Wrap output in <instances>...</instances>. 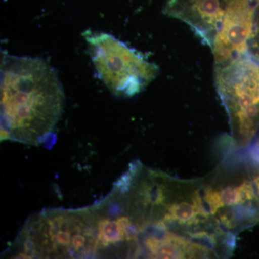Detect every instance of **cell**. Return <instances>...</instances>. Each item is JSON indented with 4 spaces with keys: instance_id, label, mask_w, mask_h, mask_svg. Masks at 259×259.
I'll return each mask as SVG.
<instances>
[{
    "instance_id": "6da1fadb",
    "label": "cell",
    "mask_w": 259,
    "mask_h": 259,
    "mask_svg": "<svg viewBox=\"0 0 259 259\" xmlns=\"http://www.w3.org/2000/svg\"><path fill=\"white\" fill-rule=\"evenodd\" d=\"M0 83L2 141L37 146L54 136L65 94L50 63L3 52Z\"/></svg>"
},
{
    "instance_id": "7a4b0ae2",
    "label": "cell",
    "mask_w": 259,
    "mask_h": 259,
    "mask_svg": "<svg viewBox=\"0 0 259 259\" xmlns=\"http://www.w3.org/2000/svg\"><path fill=\"white\" fill-rule=\"evenodd\" d=\"M97 246V218L90 206L33 214L6 252L13 258H95Z\"/></svg>"
},
{
    "instance_id": "3957f363",
    "label": "cell",
    "mask_w": 259,
    "mask_h": 259,
    "mask_svg": "<svg viewBox=\"0 0 259 259\" xmlns=\"http://www.w3.org/2000/svg\"><path fill=\"white\" fill-rule=\"evenodd\" d=\"M83 36L97 76L114 96H135L158 76L157 65L111 34L87 30Z\"/></svg>"
},
{
    "instance_id": "277c9868",
    "label": "cell",
    "mask_w": 259,
    "mask_h": 259,
    "mask_svg": "<svg viewBox=\"0 0 259 259\" xmlns=\"http://www.w3.org/2000/svg\"><path fill=\"white\" fill-rule=\"evenodd\" d=\"M216 89L235 137L247 141L259 125V64L241 54L216 64Z\"/></svg>"
},
{
    "instance_id": "5b68a950",
    "label": "cell",
    "mask_w": 259,
    "mask_h": 259,
    "mask_svg": "<svg viewBox=\"0 0 259 259\" xmlns=\"http://www.w3.org/2000/svg\"><path fill=\"white\" fill-rule=\"evenodd\" d=\"M255 12L251 0H226L222 23L211 49L216 64L247 52L253 35Z\"/></svg>"
},
{
    "instance_id": "8992f818",
    "label": "cell",
    "mask_w": 259,
    "mask_h": 259,
    "mask_svg": "<svg viewBox=\"0 0 259 259\" xmlns=\"http://www.w3.org/2000/svg\"><path fill=\"white\" fill-rule=\"evenodd\" d=\"M226 0H166L163 13L188 25L212 49L226 10Z\"/></svg>"
},
{
    "instance_id": "52a82bcc",
    "label": "cell",
    "mask_w": 259,
    "mask_h": 259,
    "mask_svg": "<svg viewBox=\"0 0 259 259\" xmlns=\"http://www.w3.org/2000/svg\"><path fill=\"white\" fill-rule=\"evenodd\" d=\"M249 46L252 47V49L254 52L253 54H254L255 57L256 58V60L259 61V20L255 22V25L253 28V35H252L251 39H250Z\"/></svg>"
},
{
    "instance_id": "ba28073f",
    "label": "cell",
    "mask_w": 259,
    "mask_h": 259,
    "mask_svg": "<svg viewBox=\"0 0 259 259\" xmlns=\"http://www.w3.org/2000/svg\"><path fill=\"white\" fill-rule=\"evenodd\" d=\"M254 187H255V190H256L257 195L259 197V176L255 177L254 180Z\"/></svg>"
}]
</instances>
